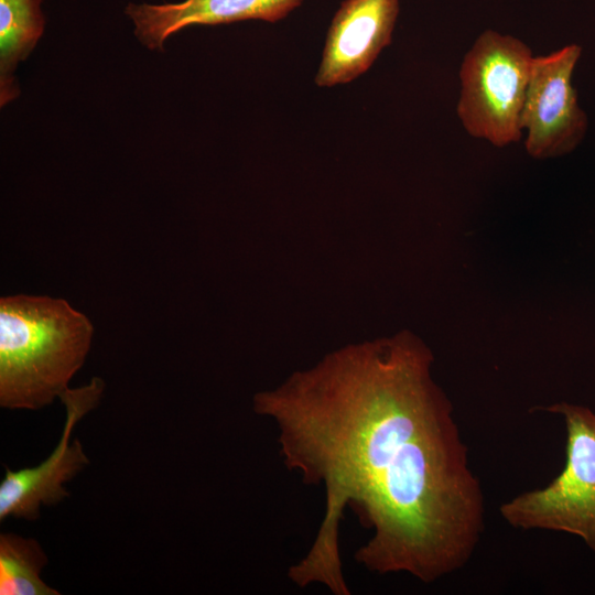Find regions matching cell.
I'll return each instance as SVG.
<instances>
[{"instance_id":"obj_1","label":"cell","mask_w":595,"mask_h":595,"mask_svg":"<svg viewBox=\"0 0 595 595\" xmlns=\"http://www.w3.org/2000/svg\"><path fill=\"white\" fill-rule=\"evenodd\" d=\"M414 333L346 345L252 399L285 466L321 485L325 513L288 571L300 587L348 595L338 534L351 506L370 538L354 556L371 573L433 583L463 567L485 529V497L453 404Z\"/></svg>"},{"instance_id":"obj_2","label":"cell","mask_w":595,"mask_h":595,"mask_svg":"<svg viewBox=\"0 0 595 595\" xmlns=\"http://www.w3.org/2000/svg\"><path fill=\"white\" fill-rule=\"evenodd\" d=\"M93 336L89 318L64 299L1 298V408L40 410L60 398L85 364Z\"/></svg>"},{"instance_id":"obj_3","label":"cell","mask_w":595,"mask_h":595,"mask_svg":"<svg viewBox=\"0 0 595 595\" xmlns=\"http://www.w3.org/2000/svg\"><path fill=\"white\" fill-rule=\"evenodd\" d=\"M533 54L520 39L482 32L461 68L457 116L466 132L502 148L523 134L522 110Z\"/></svg>"},{"instance_id":"obj_4","label":"cell","mask_w":595,"mask_h":595,"mask_svg":"<svg viewBox=\"0 0 595 595\" xmlns=\"http://www.w3.org/2000/svg\"><path fill=\"white\" fill-rule=\"evenodd\" d=\"M542 409L564 420L565 465L547 486L504 502L500 515L517 529L576 536L595 553V411L565 401Z\"/></svg>"},{"instance_id":"obj_5","label":"cell","mask_w":595,"mask_h":595,"mask_svg":"<svg viewBox=\"0 0 595 595\" xmlns=\"http://www.w3.org/2000/svg\"><path fill=\"white\" fill-rule=\"evenodd\" d=\"M582 47L572 43L534 56L522 110L527 153L538 160L573 152L588 129L572 78Z\"/></svg>"},{"instance_id":"obj_6","label":"cell","mask_w":595,"mask_h":595,"mask_svg":"<svg viewBox=\"0 0 595 595\" xmlns=\"http://www.w3.org/2000/svg\"><path fill=\"white\" fill-rule=\"evenodd\" d=\"M105 382L94 377L82 387L68 388L60 397L66 411L61 439L52 453L39 465L18 470L6 467L0 483V521L8 518L34 521L42 506H54L68 497L64 484L73 479L88 464L79 440L71 442L75 425L102 397Z\"/></svg>"},{"instance_id":"obj_7","label":"cell","mask_w":595,"mask_h":595,"mask_svg":"<svg viewBox=\"0 0 595 595\" xmlns=\"http://www.w3.org/2000/svg\"><path fill=\"white\" fill-rule=\"evenodd\" d=\"M399 10V0H344L328 28L315 84H347L367 72L390 45Z\"/></svg>"},{"instance_id":"obj_8","label":"cell","mask_w":595,"mask_h":595,"mask_svg":"<svg viewBox=\"0 0 595 595\" xmlns=\"http://www.w3.org/2000/svg\"><path fill=\"white\" fill-rule=\"evenodd\" d=\"M303 0H184L177 3H129L126 14L136 37L151 51H162L165 41L193 25H218L246 20L278 22Z\"/></svg>"},{"instance_id":"obj_9","label":"cell","mask_w":595,"mask_h":595,"mask_svg":"<svg viewBox=\"0 0 595 595\" xmlns=\"http://www.w3.org/2000/svg\"><path fill=\"white\" fill-rule=\"evenodd\" d=\"M42 0H0V104L6 106L19 94L14 77L43 35L45 19Z\"/></svg>"},{"instance_id":"obj_10","label":"cell","mask_w":595,"mask_h":595,"mask_svg":"<svg viewBox=\"0 0 595 595\" xmlns=\"http://www.w3.org/2000/svg\"><path fill=\"white\" fill-rule=\"evenodd\" d=\"M48 558L40 542L13 532L0 534V595H60L41 577Z\"/></svg>"}]
</instances>
